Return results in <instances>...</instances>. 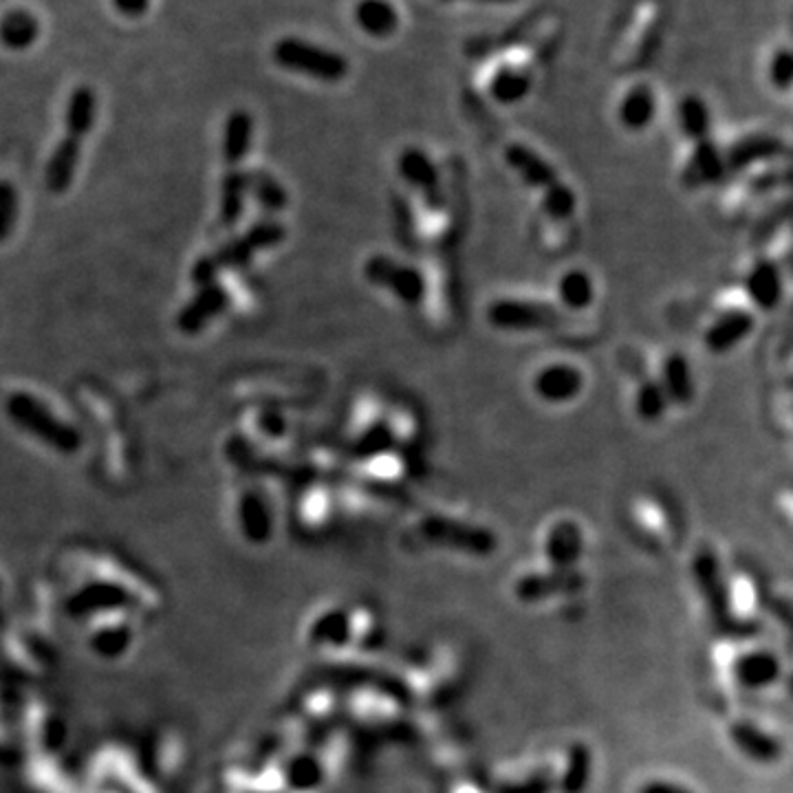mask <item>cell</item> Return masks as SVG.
Wrapping results in <instances>:
<instances>
[{
    "mask_svg": "<svg viewBox=\"0 0 793 793\" xmlns=\"http://www.w3.org/2000/svg\"><path fill=\"white\" fill-rule=\"evenodd\" d=\"M384 644L382 615L369 604H356L349 609V644L347 651L373 653Z\"/></svg>",
    "mask_w": 793,
    "mask_h": 793,
    "instance_id": "28",
    "label": "cell"
},
{
    "mask_svg": "<svg viewBox=\"0 0 793 793\" xmlns=\"http://www.w3.org/2000/svg\"><path fill=\"white\" fill-rule=\"evenodd\" d=\"M586 551L584 527L575 518H556L542 531L540 556L542 562L556 569H578Z\"/></svg>",
    "mask_w": 793,
    "mask_h": 793,
    "instance_id": "12",
    "label": "cell"
},
{
    "mask_svg": "<svg viewBox=\"0 0 793 793\" xmlns=\"http://www.w3.org/2000/svg\"><path fill=\"white\" fill-rule=\"evenodd\" d=\"M793 80V53L790 49H779L770 62V82L779 91H790Z\"/></svg>",
    "mask_w": 793,
    "mask_h": 793,
    "instance_id": "46",
    "label": "cell"
},
{
    "mask_svg": "<svg viewBox=\"0 0 793 793\" xmlns=\"http://www.w3.org/2000/svg\"><path fill=\"white\" fill-rule=\"evenodd\" d=\"M712 668L721 686L737 695L776 692L787 677L785 662L776 648L746 639L743 635L721 639L715 646Z\"/></svg>",
    "mask_w": 793,
    "mask_h": 793,
    "instance_id": "1",
    "label": "cell"
},
{
    "mask_svg": "<svg viewBox=\"0 0 793 793\" xmlns=\"http://www.w3.org/2000/svg\"><path fill=\"white\" fill-rule=\"evenodd\" d=\"M230 305H232V296L219 281L201 285L197 294L179 311L177 329L186 336H197L210 323L223 316L230 309Z\"/></svg>",
    "mask_w": 793,
    "mask_h": 793,
    "instance_id": "14",
    "label": "cell"
},
{
    "mask_svg": "<svg viewBox=\"0 0 793 793\" xmlns=\"http://www.w3.org/2000/svg\"><path fill=\"white\" fill-rule=\"evenodd\" d=\"M655 115H657V97L655 91L646 84L633 86L620 104V121L631 133L646 130L653 124Z\"/></svg>",
    "mask_w": 793,
    "mask_h": 793,
    "instance_id": "30",
    "label": "cell"
},
{
    "mask_svg": "<svg viewBox=\"0 0 793 793\" xmlns=\"http://www.w3.org/2000/svg\"><path fill=\"white\" fill-rule=\"evenodd\" d=\"M419 536L423 542L434 544L436 549H447L472 558H487L496 551L498 544L496 533L487 527L445 514L423 516L419 522Z\"/></svg>",
    "mask_w": 793,
    "mask_h": 793,
    "instance_id": "4",
    "label": "cell"
},
{
    "mask_svg": "<svg viewBox=\"0 0 793 793\" xmlns=\"http://www.w3.org/2000/svg\"><path fill=\"white\" fill-rule=\"evenodd\" d=\"M239 527L245 540L263 544L274 533V514L267 496L258 489H245L239 498Z\"/></svg>",
    "mask_w": 793,
    "mask_h": 793,
    "instance_id": "26",
    "label": "cell"
},
{
    "mask_svg": "<svg viewBox=\"0 0 793 793\" xmlns=\"http://www.w3.org/2000/svg\"><path fill=\"white\" fill-rule=\"evenodd\" d=\"M677 121H679V130L686 139H690L692 144L708 139L712 133V113L710 106L699 97V95H686L679 102L677 108Z\"/></svg>",
    "mask_w": 793,
    "mask_h": 793,
    "instance_id": "38",
    "label": "cell"
},
{
    "mask_svg": "<svg viewBox=\"0 0 793 793\" xmlns=\"http://www.w3.org/2000/svg\"><path fill=\"white\" fill-rule=\"evenodd\" d=\"M633 793H697V790L679 776L651 774L635 785Z\"/></svg>",
    "mask_w": 793,
    "mask_h": 793,
    "instance_id": "44",
    "label": "cell"
},
{
    "mask_svg": "<svg viewBox=\"0 0 793 793\" xmlns=\"http://www.w3.org/2000/svg\"><path fill=\"white\" fill-rule=\"evenodd\" d=\"M491 793H551L549 765L531 761V763H509L498 776L491 781Z\"/></svg>",
    "mask_w": 793,
    "mask_h": 793,
    "instance_id": "24",
    "label": "cell"
},
{
    "mask_svg": "<svg viewBox=\"0 0 793 793\" xmlns=\"http://www.w3.org/2000/svg\"><path fill=\"white\" fill-rule=\"evenodd\" d=\"M726 739L734 752L754 765H776L785 754V739L768 723L750 715H737L726 726Z\"/></svg>",
    "mask_w": 793,
    "mask_h": 793,
    "instance_id": "8",
    "label": "cell"
},
{
    "mask_svg": "<svg viewBox=\"0 0 793 793\" xmlns=\"http://www.w3.org/2000/svg\"><path fill=\"white\" fill-rule=\"evenodd\" d=\"M556 296L567 311H586L595 303V283L586 269H567L556 283Z\"/></svg>",
    "mask_w": 793,
    "mask_h": 793,
    "instance_id": "32",
    "label": "cell"
},
{
    "mask_svg": "<svg viewBox=\"0 0 793 793\" xmlns=\"http://www.w3.org/2000/svg\"><path fill=\"white\" fill-rule=\"evenodd\" d=\"M781 155H785V141L781 137L768 135V133L746 135V137L737 139L730 148L723 150L728 175L748 170L763 161L779 159Z\"/></svg>",
    "mask_w": 793,
    "mask_h": 793,
    "instance_id": "23",
    "label": "cell"
},
{
    "mask_svg": "<svg viewBox=\"0 0 793 793\" xmlns=\"http://www.w3.org/2000/svg\"><path fill=\"white\" fill-rule=\"evenodd\" d=\"M556 793H584L593 779V752L586 743H567L547 763Z\"/></svg>",
    "mask_w": 793,
    "mask_h": 793,
    "instance_id": "13",
    "label": "cell"
},
{
    "mask_svg": "<svg viewBox=\"0 0 793 793\" xmlns=\"http://www.w3.org/2000/svg\"><path fill=\"white\" fill-rule=\"evenodd\" d=\"M503 159H505L507 168L511 172H516L518 179L531 190L542 192L544 188L553 186L560 179L558 170L538 150H533L527 144H520V141L507 144Z\"/></svg>",
    "mask_w": 793,
    "mask_h": 793,
    "instance_id": "22",
    "label": "cell"
},
{
    "mask_svg": "<svg viewBox=\"0 0 793 793\" xmlns=\"http://www.w3.org/2000/svg\"><path fill=\"white\" fill-rule=\"evenodd\" d=\"M356 20L373 38H389L399 27V13L389 0H362L356 7Z\"/></svg>",
    "mask_w": 793,
    "mask_h": 793,
    "instance_id": "39",
    "label": "cell"
},
{
    "mask_svg": "<svg viewBox=\"0 0 793 793\" xmlns=\"http://www.w3.org/2000/svg\"><path fill=\"white\" fill-rule=\"evenodd\" d=\"M254 144V117L247 110H232L223 126L221 139V155L225 168H239L247 155L252 152Z\"/></svg>",
    "mask_w": 793,
    "mask_h": 793,
    "instance_id": "27",
    "label": "cell"
},
{
    "mask_svg": "<svg viewBox=\"0 0 793 793\" xmlns=\"http://www.w3.org/2000/svg\"><path fill=\"white\" fill-rule=\"evenodd\" d=\"M285 239H287V228L281 221H276V219L256 221L241 236H234L232 241L221 245L216 252L201 256L194 263L190 278L197 287L216 283L223 272H236V269L247 267L256 254L281 245Z\"/></svg>",
    "mask_w": 793,
    "mask_h": 793,
    "instance_id": "2",
    "label": "cell"
},
{
    "mask_svg": "<svg viewBox=\"0 0 793 793\" xmlns=\"http://www.w3.org/2000/svg\"><path fill=\"white\" fill-rule=\"evenodd\" d=\"M362 274L369 285L384 289L396 303L412 309L419 307L425 298V276L419 267L401 263L387 254H373L367 258Z\"/></svg>",
    "mask_w": 793,
    "mask_h": 793,
    "instance_id": "9",
    "label": "cell"
},
{
    "mask_svg": "<svg viewBox=\"0 0 793 793\" xmlns=\"http://www.w3.org/2000/svg\"><path fill=\"white\" fill-rule=\"evenodd\" d=\"M396 432L391 421L378 419L371 425H367L351 443V454L360 461H373L380 456H387L395 450Z\"/></svg>",
    "mask_w": 793,
    "mask_h": 793,
    "instance_id": "34",
    "label": "cell"
},
{
    "mask_svg": "<svg viewBox=\"0 0 793 793\" xmlns=\"http://www.w3.org/2000/svg\"><path fill=\"white\" fill-rule=\"evenodd\" d=\"M115 9L128 18H139L148 11L150 0H113Z\"/></svg>",
    "mask_w": 793,
    "mask_h": 793,
    "instance_id": "47",
    "label": "cell"
},
{
    "mask_svg": "<svg viewBox=\"0 0 793 793\" xmlns=\"http://www.w3.org/2000/svg\"><path fill=\"white\" fill-rule=\"evenodd\" d=\"M659 387L664 389V393L668 396L670 403L675 405H688L695 393H697V384H695V373H692V364L690 360L675 351L668 353L662 362V373L657 378Z\"/></svg>",
    "mask_w": 793,
    "mask_h": 793,
    "instance_id": "29",
    "label": "cell"
},
{
    "mask_svg": "<svg viewBox=\"0 0 793 793\" xmlns=\"http://www.w3.org/2000/svg\"><path fill=\"white\" fill-rule=\"evenodd\" d=\"M540 208L547 219H551L556 223H564L578 210V194L569 183L558 179L553 186H549L540 192Z\"/></svg>",
    "mask_w": 793,
    "mask_h": 793,
    "instance_id": "40",
    "label": "cell"
},
{
    "mask_svg": "<svg viewBox=\"0 0 793 793\" xmlns=\"http://www.w3.org/2000/svg\"><path fill=\"white\" fill-rule=\"evenodd\" d=\"M450 793H491V790L485 787V785H480V783H476V781H472V779L461 776L458 781H454Z\"/></svg>",
    "mask_w": 793,
    "mask_h": 793,
    "instance_id": "48",
    "label": "cell"
},
{
    "mask_svg": "<svg viewBox=\"0 0 793 793\" xmlns=\"http://www.w3.org/2000/svg\"><path fill=\"white\" fill-rule=\"evenodd\" d=\"M765 604L768 598L752 573L748 571L726 573L721 620H728L737 628H752L757 622H761L765 613Z\"/></svg>",
    "mask_w": 793,
    "mask_h": 793,
    "instance_id": "11",
    "label": "cell"
},
{
    "mask_svg": "<svg viewBox=\"0 0 793 793\" xmlns=\"http://www.w3.org/2000/svg\"><path fill=\"white\" fill-rule=\"evenodd\" d=\"M396 175L399 179L416 190L421 197L441 199V172L434 159L416 146H408L396 157Z\"/></svg>",
    "mask_w": 793,
    "mask_h": 793,
    "instance_id": "21",
    "label": "cell"
},
{
    "mask_svg": "<svg viewBox=\"0 0 793 793\" xmlns=\"http://www.w3.org/2000/svg\"><path fill=\"white\" fill-rule=\"evenodd\" d=\"M38 35L40 22L27 9H11L0 18V42L11 51L29 49Z\"/></svg>",
    "mask_w": 793,
    "mask_h": 793,
    "instance_id": "37",
    "label": "cell"
},
{
    "mask_svg": "<svg viewBox=\"0 0 793 793\" xmlns=\"http://www.w3.org/2000/svg\"><path fill=\"white\" fill-rule=\"evenodd\" d=\"M662 511H664L662 507L651 505V503H644V505L637 507V514H635V522H637L642 536H644L653 547H666V544L670 542L673 527L668 525V520L664 518Z\"/></svg>",
    "mask_w": 793,
    "mask_h": 793,
    "instance_id": "43",
    "label": "cell"
},
{
    "mask_svg": "<svg viewBox=\"0 0 793 793\" xmlns=\"http://www.w3.org/2000/svg\"><path fill=\"white\" fill-rule=\"evenodd\" d=\"M726 177H728V166H726L723 148L712 137L692 144V152L681 172V183L690 190H699L706 186H717Z\"/></svg>",
    "mask_w": 793,
    "mask_h": 793,
    "instance_id": "20",
    "label": "cell"
},
{
    "mask_svg": "<svg viewBox=\"0 0 793 793\" xmlns=\"http://www.w3.org/2000/svg\"><path fill=\"white\" fill-rule=\"evenodd\" d=\"M95 121H97V95L91 86H77L66 102L64 135L84 139L86 135H91Z\"/></svg>",
    "mask_w": 793,
    "mask_h": 793,
    "instance_id": "31",
    "label": "cell"
},
{
    "mask_svg": "<svg viewBox=\"0 0 793 793\" xmlns=\"http://www.w3.org/2000/svg\"><path fill=\"white\" fill-rule=\"evenodd\" d=\"M489 97L496 104L514 106L531 93V75L518 66H500L489 80Z\"/></svg>",
    "mask_w": 793,
    "mask_h": 793,
    "instance_id": "35",
    "label": "cell"
},
{
    "mask_svg": "<svg viewBox=\"0 0 793 793\" xmlns=\"http://www.w3.org/2000/svg\"><path fill=\"white\" fill-rule=\"evenodd\" d=\"M582 584L584 578L580 569H556L540 562V567H529L514 578L511 593L525 604L542 606L575 598Z\"/></svg>",
    "mask_w": 793,
    "mask_h": 793,
    "instance_id": "7",
    "label": "cell"
},
{
    "mask_svg": "<svg viewBox=\"0 0 793 793\" xmlns=\"http://www.w3.org/2000/svg\"><path fill=\"white\" fill-rule=\"evenodd\" d=\"M18 216V192L11 181L0 179V243L11 234Z\"/></svg>",
    "mask_w": 793,
    "mask_h": 793,
    "instance_id": "45",
    "label": "cell"
},
{
    "mask_svg": "<svg viewBox=\"0 0 793 793\" xmlns=\"http://www.w3.org/2000/svg\"><path fill=\"white\" fill-rule=\"evenodd\" d=\"M272 55L281 68L318 82L336 84L349 75V60L342 53L300 38L278 40Z\"/></svg>",
    "mask_w": 793,
    "mask_h": 793,
    "instance_id": "5",
    "label": "cell"
},
{
    "mask_svg": "<svg viewBox=\"0 0 793 793\" xmlns=\"http://www.w3.org/2000/svg\"><path fill=\"white\" fill-rule=\"evenodd\" d=\"M82 159V139L64 135L60 144L53 148L46 168H44V186L51 194H64L77 175Z\"/></svg>",
    "mask_w": 793,
    "mask_h": 793,
    "instance_id": "25",
    "label": "cell"
},
{
    "mask_svg": "<svg viewBox=\"0 0 793 793\" xmlns=\"http://www.w3.org/2000/svg\"><path fill=\"white\" fill-rule=\"evenodd\" d=\"M531 391L542 403L564 405L582 395L584 373L575 364L551 362L533 376Z\"/></svg>",
    "mask_w": 793,
    "mask_h": 793,
    "instance_id": "15",
    "label": "cell"
},
{
    "mask_svg": "<svg viewBox=\"0 0 793 793\" xmlns=\"http://www.w3.org/2000/svg\"><path fill=\"white\" fill-rule=\"evenodd\" d=\"M487 325L505 334H531L547 331L560 323V311L549 303L500 298L494 300L485 311Z\"/></svg>",
    "mask_w": 793,
    "mask_h": 793,
    "instance_id": "10",
    "label": "cell"
},
{
    "mask_svg": "<svg viewBox=\"0 0 793 793\" xmlns=\"http://www.w3.org/2000/svg\"><path fill=\"white\" fill-rule=\"evenodd\" d=\"M458 659L452 651L434 648L416 657L403 673V686L416 701H445L458 686Z\"/></svg>",
    "mask_w": 793,
    "mask_h": 793,
    "instance_id": "6",
    "label": "cell"
},
{
    "mask_svg": "<svg viewBox=\"0 0 793 793\" xmlns=\"http://www.w3.org/2000/svg\"><path fill=\"white\" fill-rule=\"evenodd\" d=\"M247 188H245V172L241 168H225L221 181V201H219V221L223 228L232 230L245 212Z\"/></svg>",
    "mask_w": 793,
    "mask_h": 793,
    "instance_id": "33",
    "label": "cell"
},
{
    "mask_svg": "<svg viewBox=\"0 0 793 793\" xmlns=\"http://www.w3.org/2000/svg\"><path fill=\"white\" fill-rule=\"evenodd\" d=\"M4 410L15 427L60 454H75L84 445L82 432L75 425L60 419L44 405V401L31 393H11L7 396Z\"/></svg>",
    "mask_w": 793,
    "mask_h": 793,
    "instance_id": "3",
    "label": "cell"
},
{
    "mask_svg": "<svg viewBox=\"0 0 793 793\" xmlns=\"http://www.w3.org/2000/svg\"><path fill=\"white\" fill-rule=\"evenodd\" d=\"M305 642L318 651H347L349 609L340 604L320 606L305 624Z\"/></svg>",
    "mask_w": 793,
    "mask_h": 793,
    "instance_id": "17",
    "label": "cell"
},
{
    "mask_svg": "<svg viewBox=\"0 0 793 793\" xmlns=\"http://www.w3.org/2000/svg\"><path fill=\"white\" fill-rule=\"evenodd\" d=\"M757 327V318L752 311L741 307H730L721 311L704 334V345L715 356H726L743 345Z\"/></svg>",
    "mask_w": 793,
    "mask_h": 793,
    "instance_id": "16",
    "label": "cell"
},
{
    "mask_svg": "<svg viewBox=\"0 0 793 793\" xmlns=\"http://www.w3.org/2000/svg\"><path fill=\"white\" fill-rule=\"evenodd\" d=\"M668 396L664 393V389L659 387L657 378H646L637 384L635 389V414L646 421V423H655L659 421L666 412H668Z\"/></svg>",
    "mask_w": 793,
    "mask_h": 793,
    "instance_id": "41",
    "label": "cell"
},
{
    "mask_svg": "<svg viewBox=\"0 0 793 793\" xmlns=\"http://www.w3.org/2000/svg\"><path fill=\"white\" fill-rule=\"evenodd\" d=\"M130 642H133V628L126 620H121L119 624H108V626L95 631V635H91V648L102 659L126 655V648Z\"/></svg>",
    "mask_w": 793,
    "mask_h": 793,
    "instance_id": "42",
    "label": "cell"
},
{
    "mask_svg": "<svg viewBox=\"0 0 793 793\" xmlns=\"http://www.w3.org/2000/svg\"><path fill=\"white\" fill-rule=\"evenodd\" d=\"M353 717L373 730H391L401 721L403 704L393 690L382 688H362L351 697Z\"/></svg>",
    "mask_w": 793,
    "mask_h": 793,
    "instance_id": "19",
    "label": "cell"
},
{
    "mask_svg": "<svg viewBox=\"0 0 793 793\" xmlns=\"http://www.w3.org/2000/svg\"><path fill=\"white\" fill-rule=\"evenodd\" d=\"M476 2H514V0H476Z\"/></svg>",
    "mask_w": 793,
    "mask_h": 793,
    "instance_id": "49",
    "label": "cell"
},
{
    "mask_svg": "<svg viewBox=\"0 0 793 793\" xmlns=\"http://www.w3.org/2000/svg\"><path fill=\"white\" fill-rule=\"evenodd\" d=\"M247 197H252L267 212H283L289 205V194L285 186L267 170L254 168L245 172Z\"/></svg>",
    "mask_w": 793,
    "mask_h": 793,
    "instance_id": "36",
    "label": "cell"
},
{
    "mask_svg": "<svg viewBox=\"0 0 793 793\" xmlns=\"http://www.w3.org/2000/svg\"><path fill=\"white\" fill-rule=\"evenodd\" d=\"M746 294L750 303L761 311H774L781 307L785 296V276L776 261L761 256L752 263L746 274Z\"/></svg>",
    "mask_w": 793,
    "mask_h": 793,
    "instance_id": "18",
    "label": "cell"
}]
</instances>
